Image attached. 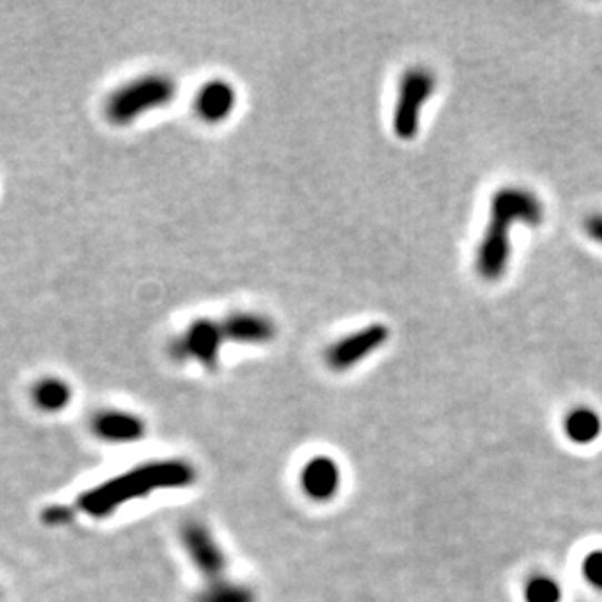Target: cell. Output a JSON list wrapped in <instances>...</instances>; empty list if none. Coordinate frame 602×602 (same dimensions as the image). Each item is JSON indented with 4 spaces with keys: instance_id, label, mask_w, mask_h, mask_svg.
Instances as JSON below:
<instances>
[{
    "instance_id": "cell-1",
    "label": "cell",
    "mask_w": 602,
    "mask_h": 602,
    "mask_svg": "<svg viewBox=\"0 0 602 602\" xmlns=\"http://www.w3.org/2000/svg\"><path fill=\"white\" fill-rule=\"evenodd\" d=\"M490 219V227L475 254V271L485 281H498L508 270L511 255L509 229L516 222L539 227L544 219V207L532 191L503 188L493 195Z\"/></svg>"
},
{
    "instance_id": "cell-2",
    "label": "cell",
    "mask_w": 602,
    "mask_h": 602,
    "mask_svg": "<svg viewBox=\"0 0 602 602\" xmlns=\"http://www.w3.org/2000/svg\"><path fill=\"white\" fill-rule=\"evenodd\" d=\"M178 84L168 74H144L118 88L106 103V116L113 126L128 128L133 121L151 111L174 102Z\"/></svg>"
},
{
    "instance_id": "cell-3",
    "label": "cell",
    "mask_w": 602,
    "mask_h": 602,
    "mask_svg": "<svg viewBox=\"0 0 602 602\" xmlns=\"http://www.w3.org/2000/svg\"><path fill=\"white\" fill-rule=\"evenodd\" d=\"M437 79L428 69H410L402 74L398 88L397 111H394V133L404 141H412L420 131L421 108L433 94Z\"/></svg>"
},
{
    "instance_id": "cell-4",
    "label": "cell",
    "mask_w": 602,
    "mask_h": 602,
    "mask_svg": "<svg viewBox=\"0 0 602 602\" xmlns=\"http://www.w3.org/2000/svg\"><path fill=\"white\" fill-rule=\"evenodd\" d=\"M224 341L227 338L221 324L211 318H199L172 343V357L180 361H193L207 371H214L219 369Z\"/></svg>"
},
{
    "instance_id": "cell-5",
    "label": "cell",
    "mask_w": 602,
    "mask_h": 602,
    "mask_svg": "<svg viewBox=\"0 0 602 602\" xmlns=\"http://www.w3.org/2000/svg\"><path fill=\"white\" fill-rule=\"evenodd\" d=\"M390 338V330L384 324H371L351 333L343 340H338L332 348L325 353V363L333 371H348L357 363H361L365 357L371 355L374 351L387 343Z\"/></svg>"
},
{
    "instance_id": "cell-6",
    "label": "cell",
    "mask_w": 602,
    "mask_h": 602,
    "mask_svg": "<svg viewBox=\"0 0 602 602\" xmlns=\"http://www.w3.org/2000/svg\"><path fill=\"white\" fill-rule=\"evenodd\" d=\"M221 325L224 338L240 345H265L278 335L275 322L258 312H234Z\"/></svg>"
},
{
    "instance_id": "cell-7",
    "label": "cell",
    "mask_w": 602,
    "mask_h": 602,
    "mask_svg": "<svg viewBox=\"0 0 602 602\" xmlns=\"http://www.w3.org/2000/svg\"><path fill=\"white\" fill-rule=\"evenodd\" d=\"M237 90L227 80H211L195 98V111L207 123H221L237 108Z\"/></svg>"
},
{
    "instance_id": "cell-8",
    "label": "cell",
    "mask_w": 602,
    "mask_h": 602,
    "mask_svg": "<svg viewBox=\"0 0 602 602\" xmlns=\"http://www.w3.org/2000/svg\"><path fill=\"white\" fill-rule=\"evenodd\" d=\"M302 490L314 501H330L340 490V466L328 456L309 460L301 475Z\"/></svg>"
},
{
    "instance_id": "cell-9",
    "label": "cell",
    "mask_w": 602,
    "mask_h": 602,
    "mask_svg": "<svg viewBox=\"0 0 602 602\" xmlns=\"http://www.w3.org/2000/svg\"><path fill=\"white\" fill-rule=\"evenodd\" d=\"M96 435L110 443H133L143 439L144 421L128 412H103L94 420Z\"/></svg>"
},
{
    "instance_id": "cell-10",
    "label": "cell",
    "mask_w": 602,
    "mask_h": 602,
    "mask_svg": "<svg viewBox=\"0 0 602 602\" xmlns=\"http://www.w3.org/2000/svg\"><path fill=\"white\" fill-rule=\"evenodd\" d=\"M185 542L199 570L205 573H214V571L219 573L224 568L221 550L214 544L205 526H190L185 532Z\"/></svg>"
},
{
    "instance_id": "cell-11",
    "label": "cell",
    "mask_w": 602,
    "mask_h": 602,
    "mask_svg": "<svg viewBox=\"0 0 602 602\" xmlns=\"http://www.w3.org/2000/svg\"><path fill=\"white\" fill-rule=\"evenodd\" d=\"M563 429H565V435H568L571 443H594L601 437V415L591 408H575V410L568 413Z\"/></svg>"
},
{
    "instance_id": "cell-12",
    "label": "cell",
    "mask_w": 602,
    "mask_h": 602,
    "mask_svg": "<svg viewBox=\"0 0 602 602\" xmlns=\"http://www.w3.org/2000/svg\"><path fill=\"white\" fill-rule=\"evenodd\" d=\"M72 389L69 382L63 379H41L33 389V402L48 413L63 412L67 405L71 404Z\"/></svg>"
},
{
    "instance_id": "cell-13",
    "label": "cell",
    "mask_w": 602,
    "mask_h": 602,
    "mask_svg": "<svg viewBox=\"0 0 602 602\" xmlns=\"http://www.w3.org/2000/svg\"><path fill=\"white\" fill-rule=\"evenodd\" d=\"M524 602H562V586L550 575H532L523 591Z\"/></svg>"
},
{
    "instance_id": "cell-14",
    "label": "cell",
    "mask_w": 602,
    "mask_h": 602,
    "mask_svg": "<svg viewBox=\"0 0 602 602\" xmlns=\"http://www.w3.org/2000/svg\"><path fill=\"white\" fill-rule=\"evenodd\" d=\"M583 578L593 589L602 591V550H594L591 554L585 555Z\"/></svg>"
},
{
    "instance_id": "cell-15",
    "label": "cell",
    "mask_w": 602,
    "mask_h": 602,
    "mask_svg": "<svg viewBox=\"0 0 602 602\" xmlns=\"http://www.w3.org/2000/svg\"><path fill=\"white\" fill-rule=\"evenodd\" d=\"M583 227H585V232L591 240L602 244V214H591V217H586Z\"/></svg>"
}]
</instances>
